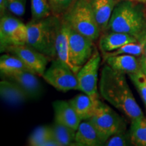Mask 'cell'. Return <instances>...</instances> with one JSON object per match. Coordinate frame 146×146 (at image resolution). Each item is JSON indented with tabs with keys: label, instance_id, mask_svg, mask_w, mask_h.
<instances>
[{
	"label": "cell",
	"instance_id": "obj_1",
	"mask_svg": "<svg viewBox=\"0 0 146 146\" xmlns=\"http://www.w3.org/2000/svg\"><path fill=\"white\" fill-rule=\"evenodd\" d=\"M99 92L104 100L131 120L143 116L141 108L128 85L125 73L105 65L101 71Z\"/></svg>",
	"mask_w": 146,
	"mask_h": 146
},
{
	"label": "cell",
	"instance_id": "obj_2",
	"mask_svg": "<svg viewBox=\"0 0 146 146\" xmlns=\"http://www.w3.org/2000/svg\"><path fill=\"white\" fill-rule=\"evenodd\" d=\"M145 29L146 18L143 5L131 0H125L118 3L114 8L106 31L131 35L139 41Z\"/></svg>",
	"mask_w": 146,
	"mask_h": 146
},
{
	"label": "cell",
	"instance_id": "obj_3",
	"mask_svg": "<svg viewBox=\"0 0 146 146\" xmlns=\"http://www.w3.org/2000/svg\"><path fill=\"white\" fill-rule=\"evenodd\" d=\"M61 23L62 17L53 14L39 21L32 20L27 24V44L49 58L57 57L56 41Z\"/></svg>",
	"mask_w": 146,
	"mask_h": 146
},
{
	"label": "cell",
	"instance_id": "obj_4",
	"mask_svg": "<svg viewBox=\"0 0 146 146\" xmlns=\"http://www.w3.org/2000/svg\"><path fill=\"white\" fill-rule=\"evenodd\" d=\"M62 18L73 29L94 41L101 35L90 0H76Z\"/></svg>",
	"mask_w": 146,
	"mask_h": 146
},
{
	"label": "cell",
	"instance_id": "obj_5",
	"mask_svg": "<svg viewBox=\"0 0 146 146\" xmlns=\"http://www.w3.org/2000/svg\"><path fill=\"white\" fill-rule=\"evenodd\" d=\"M89 120L96 128L104 144L115 133L126 130L123 118L112 108L100 100L94 115Z\"/></svg>",
	"mask_w": 146,
	"mask_h": 146
},
{
	"label": "cell",
	"instance_id": "obj_6",
	"mask_svg": "<svg viewBox=\"0 0 146 146\" xmlns=\"http://www.w3.org/2000/svg\"><path fill=\"white\" fill-rule=\"evenodd\" d=\"M42 77L60 91L79 90L76 74L68 65L58 58L52 62L50 66L45 71Z\"/></svg>",
	"mask_w": 146,
	"mask_h": 146
},
{
	"label": "cell",
	"instance_id": "obj_7",
	"mask_svg": "<svg viewBox=\"0 0 146 146\" xmlns=\"http://www.w3.org/2000/svg\"><path fill=\"white\" fill-rule=\"evenodd\" d=\"M101 56L95 47L94 53L88 61L81 67L76 74L79 90L87 94L95 103L100 101L99 87L98 86V70Z\"/></svg>",
	"mask_w": 146,
	"mask_h": 146
},
{
	"label": "cell",
	"instance_id": "obj_8",
	"mask_svg": "<svg viewBox=\"0 0 146 146\" xmlns=\"http://www.w3.org/2000/svg\"><path fill=\"white\" fill-rule=\"evenodd\" d=\"M28 40L27 25L12 16L3 15L0 20V48L1 52L10 45H25Z\"/></svg>",
	"mask_w": 146,
	"mask_h": 146
},
{
	"label": "cell",
	"instance_id": "obj_9",
	"mask_svg": "<svg viewBox=\"0 0 146 146\" xmlns=\"http://www.w3.org/2000/svg\"><path fill=\"white\" fill-rule=\"evenodd\" d=\"M94 49V41L92 39L79 33L70 27L69 57L70 62L74 66L80 70L90 59Z\"/></svg>",
	"mask_w": 146,
	"mask_h": 146
},
{
	"label": "cell",
	"instance_id": "obj_10",
	"mask_svg": "<svg viewBox=\"0 0 146 146\" xmlns=\"http://www.w3.org/2000/svg\"><path fill=\"white\" fill-rule=\"evenodd\" d=\"M5 52L19 58L35 74L43 76L48 64L49 58L27 44L10 45Z\"/></svg>",
	"mask_w": 146,
	"mask_h": 146
},
{
	"label": "cell",
	"instance_id": "obj_11",
	"mask_svg": "<svg viewBox=\"0 0 146 146\" xmlns=\"http://www.w3.org/2000/svg\"><path fill=\"white\" fill-rule=\"evenodd\" d=\"M36 74L33 72H22L5 76L7 79L17 83L29 99H38L43 94V88Z\"/></svg>",
	"mask_w": 146,
	"mask_h": 146
},
{
	"label": "cell",
	"instance_id": "obj_12",
	"mask_svg": "<svg viewBox=\"0 0 146 146\" xmlns=\"http://www.w3.org/2000/svg\"><path fill=\"white\" fill-rule=\"evenodd\" d=\"M52 106L54 111L55 122L77 130L82 121L69 102L56 100L53 102Z\"/></svg>",
	"mask_w": 146,
	"mask_h": 146
},
{
	"label": "cell",
	"instance_id": "obj_13",
	"mask_svg": "<svg viewBox=\"0 0 146 146\" xmlns=\"http://www.w3.org/2000/svg\"><path fill=\"white\" fill-rule=\"evenodd\" d=\"M90 3L100 32L104 33L106 31L118 0H90Z\"/></svg>",
	"mask_w": 146,
	"mask_h": 146
},
{
	"label": "cell",
	"instance_id": "obj_14",
	"mask_svg": "<svg viewBox=\"0 0 146 146\" xmlns=\"http://www.w3.org/2000/svg\"><path fill=\"white\" fill-rule=\"evenodd\" d=\"M138 42L136 37L131 35L114 31L104 33L99 41V47L102 53L114 51L130 43Z\"/></svg>",
	"mask_w": 146,
	"mask_h": 146
},
{
	"label": "cell",
	"instance_id": "obj_15",
	"mask_svg": "<svg viewBox=\"0 0 146 146\" xmlns=\"http://www.w3.org/2000/svg\"><path fill=\"white\" fill-rule=\"evenodd\" d=\"M0 96L7 104L11 106L20 105L29 99L17 83L7 78L0 82Z\"/></svg>",
	"mask_w": 146,
	"mask_h": 146
},
{
	"label": "cell",
	"instance_id": "obj_16",
	"mask_svg": "<svg viewBox=\"0 0 146 146\" xmlns=\"http://www.w3.org/2000/svg\"><path fill=\"white\" fill-rule=\"evenodd\" d=\"M69 25L62 18V23L56 38V51L57 58L68 65L76 74L79 69L72 64L69 57Z\"/></svg>",
	"mask_w": 146,
	"mask_h": 146
},
{
	"label": "cell",
	"instance_id": "obj_17",
	"mask_svg": "<svg viewBox=\"0 0 146 146\" xmlns=\"http://www.w3.org/2000/svg\"><path fill=\"white\" fill-rule=\"evenodd\" d=\"M74 145L100 146L104 145L98 131L89 120H83L76 131Z\"/></svg>",
	"mask_w": 146,
	"mask_h": 146
},
{
	"label": "cell",
	"instance_id": "obj_18",
	"mask_svg": "<svg viewBox=\"0 0 146 146\" xmlns=\"http://www.w3.org/2000/svg\"><path fill=\"white\" fill-rule=\"evenodd\" d=\"M130 54L111 56L104 60L106 64L114 70L125 74H132L141 70L139 59Z\"/></svg>",
	"mask_w": 146,
	"mask_h": 146
},
{
	"label": "cell",
	"instance_id": "obj_19",
	"mask_svg": "<svg viewBox=\"0 0 146 146\" xmlns=\"http://www.w3.org/2000/svg\"><path fill=\"white\" fill-rule=\"evenodd\" d=\"M68 102L81 121L89 120L94 115L98 104L95 103L90 97L84 93L77 95Z\"/></svg>",
	"mask_w": 146,
	"mask_h": 146
},
{
	"label": "cell",
	"instance_id": "obj_20",
	"mask_svg": "<svg viewBox=\"0 0 146 146\" xmlns=\"http://www.w3.org/2000/svg\"><path fill=\"white\" fill-rule=\"evenodd\" d=\"M0 71L4 76L22 72H33L19 58L11 54H3L1 56Z\"/></svg>",
	"mask_w": 146,
	"mask_h": 146
},
{
	"label": "cell",
	"instance_id": "obj_21",
	"mask_svg": "<svg viewBox=\"0 0 146 146\" xmlns=\"http://www.w3.org/2000/svg\"><path fill=\"white\" fill-rule=\"evenodd\" d=\"M50 129L51 136L60 146L74 145L76 130L56 122L50 126Z\"/></svg>",
	"mask_w": 146,
	"mask_h": 146
},
{
	"label": "cell",
	"instance_id": "obj_22",
	"mask_svg": "<svg viewBox=\"0 0 146 146\" xmlns=\"http://www.w3.org/2000/svg\"><path fill=\"white\" fill-rule=\"evenodd\" d=\"M129 133L133 145L146 146V118L144 116L132 120Z\"/></svg>",
	"mask_w": 146,
	"mask_h": 146
},
{
	"label": "cell",
	"instance_id": "obj_23",
	"mask_svg": "<svg viewBox=\"0 0 146 146\" xmlns=\"http://www.w3.org/2000/svg\"><path fill=\"white\" fill-rule=\"evenodd\" d=\"M33 21H39L52 15L50 3L47 0H31Z\"/></svg>",
	"mask_w": 146,
	"mask_h": 146
},
{
	"label": "cell",
	"instance_id": "obj_24",
	"mask_svg": "<svg viewBox=\"0 0 146 146\" xmlns=\"http://www.w3.org/2000/svg\"><path fill=\"white\" fill-rule=\"evenodd\" d=\"M122 54L133 55L137 57L142 56L143 55V50H142L141 43L139 41L135 42V43H128V44L123 45V47H120V48L114 51H112V52L102 53V56H103L104 60L108 57Z\"/></svg>",
	"mask_w": 146,
	"mask_h": 146
},
{
	"label": "cell",
	"instance_id": "obj_25",
	"mask_svg": "<svg viewBox=\"0 0 146 146\" xmlns=\"http://www.w3.org/2000/svg\"><path fill=\"white\" fill-rule=\"evenodd\" d=\"M52 137L50 126H41L35 129L29 137V145L31 146H43V143Z\"/></svg>",
	"mask_w": 146,
	"mask_h": 146
},
{
	"label": "cell",
	"instance_id": "obj_26",
	"mask_svg": "<svg viewBox=\"0 0 146 146\" xmlns=\"http://www.w3.org/2000/svg\"><path fill=\"white\" fill-rule=\"evenodd\" d=\"M50 3L52 14L62 17L72 6L76 0H47Z\"/></svg>",
	"mask_w": 146,
	"mask_h": 146
},
{
	"label": "cell",
	"instance_id": "obj_27",
	"mask_svg": "<svg viewBox=\"0 0 146 146\" xmlns=\"http://www.w3.org/2000/svg\"><path fill=\"white\" fill-rule=\"evenodd\" d=\"M128 75L136 87L146 106V76L145 74L140 70Z\"/></svg>",
	"mask_w": 146,
	"mask_h": 146
},
{
	"label": "cell",
	"instance_id": "obj_28",
	"mask_svg": "<svg viewBox=\"0 0 146 146\" xmlns=\"http://www.w3.org/2000/svg\"><path fill=\"white\" fill-rule=\"evenodd\" d=\"M132 143L131 140L130 133H127L125 130L115 133L108 139L104 145L106 146H126Z\"/></svg>",
	"mask_w": 146,
	"mask_h": 146
},
{
	"label": "cell",
	"instance_id": "obj_29",
	"mask_svg": "<svg viewBox=\"0 0 146 146\" xmlns=\"http://www.w3.org/2000/svg\"><path fill=\"white\" fill-rule=\"evenodd\" d=\"M27 0H5V10L18 16H22L25 13Z\"/></svg>",
	"mask_w": 146,
	"mask_h": 146
},
{
	"label": "cell",
	"instance_id": "obj_30",
	"mask_svg": "<svg viewBox=\"0 0 146 146\" xmlns=\"http://www.w3.org/2000/svg\"><path fill=\"white\" fill-rule=\"evenodd\" d=\"M139 42L141 43L142 46V50H143V55L146 57V29L143 33L142 34L141 37L139 39Z\"/></svg>",
	"mask_w": 146,
	"mask_h": 146
},
{
	"label": "cell",
	"instance_id": "obj_31",
	"mask_svg": "<svg viewBox=\"0 0 146 146\" xmlns=\"http://www.w3.org/2000/svg\"><path fill=\"white\" fill-rule=\"evenodd\" d=\"M139 62L141 66V70L146 76V57L142 55L139 58Z\"/></svg>",
	"mask_w": 146,
	"mask_h": 146
},
{
	"label": "cell",
	"instance_id": "obj_32",
	"mask_svg": "<svg viewBox=\"0 0 146 146\" xmlns=\"http://www.w3.org/2000/svg\"><path fill=\"white\" fill-rule=\"evenodd\" d=\"M5 0H0V10H1V15L4 13L5 11Z\"/></svg>",
	"mask_w": 146,
	"mask_h": 146
},
{
	"label": "cell",
	"instance_id": "obj_33",
	"mask_svg": "<svg viewBox=\"0 0 146 146\" xmlns=\"http://www.w3.org/2000/svg\"><path fill=\"white\" fill-rule=\"evenodd\" d=\"M131 1H139V2L146 3V0H131Z\"/></svg>",
	"mask_w": 146,
	"mask_h": 146
}]
</instances>
